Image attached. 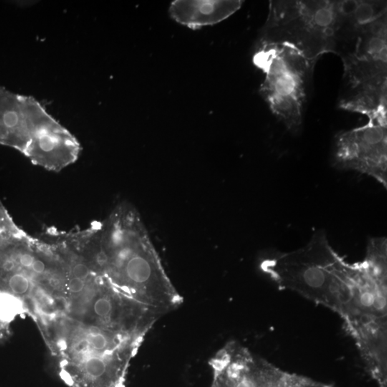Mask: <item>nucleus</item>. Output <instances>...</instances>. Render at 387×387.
Instances as JSON below:
<instances>
[{"label":"nucleus","instance_id":"9","mask_svg":"<svg viewBox=\"0 0 387 387\" xmlns=\"http://www.w3.org/2000/svg\"><path fill=\"white\" fill-rule=\"evenodd\" d=\"M269 387H335L276 368Z\"/></svg>","mask_w":387,"mask_h":387},{"label":"nucleus","instance_id":"12","mask_svg":"<svg viewBox=\"0 0 387 387\" xmlns=\"http://www.w3.org/2000/svg\"><path fill=\"white\" fill-rule=\"evenodd\" d=\"M93 272L95 271L91 264L86 262H76L71 267V277H77L86 281L89 280L90 277L92 276Z\"/></svg>","mask_w":387,"mask_h":387},{"label":"nucleus","instance_id":"5","mask_svg":"<svg viewBox=\"0 0 387 387\" xmlns=\"http://www.w3.org/2000/svg\"><path fill=\"white\" fill-rule=\"evenodd\" d=\"M345 93L339 106L387 123V23L378 20L363 27L341 55Z\"/></svg>","mask_w":387,"mask_h":387},{"label":"nucleus","instance_id":"4","mask_svg":"<svg viewBox=\"0 0 387 387\" xmlns=\"http://www.w3.org/2000/svg\"><path fill=\"white\" fill-rule=\"evenodd\" d=\"M350 30L340 1H270L258 43L288 45L315 64L325 53L339 55Z\"/></svg>","mask_w":387,"mask_h":387},{"label":"nucleus","instance_id":"7","mask_svg":"<svg viewBox=\"0 0 387 387\" xmlns=\"http://www.w3.org/2000/svg\"><path fill=\"white\" fill-rule=\"evenodd\" d=\"M333 165L366 174L387 187V124L368 120L335 139Z\"/></svg>","mask_w":387,"mask_h":387},{"label":"nucleus","instance_id":"1","mask_svg":"<svg viewBox=\"0 0 387 387\" xmlns=\"http://www.w3.org/2000/svg\"><path fill=\"white\" fill-rule=\"evenodd\" d=\"M84 242L94 271L119 293L160 316L183 303L131 204L116 205L106 220L86 230Z\"/></svg>","mask_w":387,"mask_h":387},{"label":"nucleus","instance_id":"6","mask_svg":"<svg viewBox=\"0 0 387 387\" xmlns=\"http://www.w3.org/2000/svg\"><path fill=\"white\" fill-rule=\"evenodd\" d=\"M253 63L265 74L260 93L270 110L291 132L303 124L307 80L315 64L281 43H257Z\"/></svg>","mask_w":387,"mask_h":387},{"label":"nucleus","instance_id":"13","mask_svg":"<svg viewBox=\"0 0 387 387\" xmlns=\"http://www.w3.org/2000/svg\"><path fill=\"white\" fill-rule=\"evenodd\" d=\"M86 280H81L77 277H71L68 282V288L73 294L81 293L84 290L86 285Z\"/></svg>","mask_w":387,"mask_h":387},{"label":"nucleus","instance_id":"11","mask_svg":"<svg viewBox=\"0 0 387 387\" xmlns=\"http://www.w3.org/2000/svg\"><path fill=\"white\" fill-rule=\"evenodd\" d=\"M6 284L9 293L18 297L26 295L31 290V281L29 276L25 272L17 270L8 274Z\"/></svg>","mask_w":387,"mask_h":387},{"label":"nucleus","instance_id":"10","mask_svg":"<svg viewBox=\"0 0 387 387\" xmlns=\"http://www.w3.org/2000/svg\"><path fill=\"white\" fill-rule=\"evenodd\" d=\"M21 299L9 292H0V320L9 322L23 312Z\"/></svg>","mask_w":387,"mask_h":387},{"label":"nucleus","instance_id":"14","mask_svg":"<svg viewBox=\"0 0 387 387\" xmlns=\"http://www.w3.org/2000/svg\"><path fill=\"white\" fill-rule=\"evenodd\" d=\"M46 270H47V266H46V262L38 257H36V260L32 264L31 269H30V270H31L33 273L40 275H44L46 272Z\"/></svg>","mask_w":387,"mask_h":387},{"label":"nucleus","instance_id":"3","mask_svg":"<svg viewBox=\"0 0 387 387\" xmlns=\"http://www.w3.org/2000/svg\"><path fill=\"white\" fill-rule=\"evenodd\" d=\"M0 145L16 149L35 165L58 172L79 159L81 144L31 96L0 86Z\"/></svg>","mask_w":387,"mask_h":387},{"label":"nucleus","instance_id":"2","mask_svg":"<svg viewBox=\"0 0 387 387\" xmlns=\"http://www.w3.org/2000/svg\"><path fill=\"white\" fill-rule=\"evenodd\" d=\"M260 267L280 290L295 292L338 315L351 297V264L333 250L323 232L300 250L269 252Z\"/></svg>","mask_w":387,"mask_h":387},{"label":"nucleus","instance_id":"8","mask_svg":"<svg viewBox=\"0 0 387 387\" xmlns=\"http://www.w3.org/2000/svg\"><path fill=\"white\" fill-rule=\"evenodd\" d=\"M240 0H175L169 13L179 24L197 30L225 21L240 9Z\"/></svg>","mask_w":387,"mask_h":387}]
</instances>
